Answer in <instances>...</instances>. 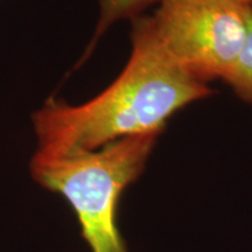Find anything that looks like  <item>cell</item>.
I'll list each match as a JSON object with an SVG mask.
<instances>
[{
	"mask_svg": "<svg viewBox=\"0 0 252 252\" xmlns=\"http://www.w3.org/2000/svg\"><path fill=\"white\" fill-rule=\"evenodd\" d=\"M131 54L118 77L87 102L49 98L32 117L37 153L97 150L134 135L161 134L168 119L213 94L163 48L149 15L131 20Z\"/></svg>",
	"mask_w": 252,
	"mask_h": 252,
	"instance_id": "1",
	"label": "cell"
},
{
	"mask_svg": "<svg viewBox=\"0 0 252 252\" xmlns=\"http://www.w3.org/2000/svg\"><path fill=\"white\" fill-rule=\"evenodd\" d=\"M159 137L134 135L97 150L32 158V178L69 203L90 252H128L117 224L118 203L144 173Z\"/></svg>",
	"mask_w": 252,
	"mask_h": 252,
	"instance_id": "2",
	"label": "cell"
},
{
	"mask_svg": "<svg viewBox=\"0 0 252 252\" xmlns=\"http://www.w3.org/2000/svg\"><path fill=\"white\" fill-rule=\"evenodd\" d=\"M250 9L237 0H163L149 18L169 56L208 84L224 81L234 67Z\"/></svg>",
	"mask_w": 252,
	"mask_h": 252,
	"instance_id": "3",
	"label": "cell"
},
{
	"mask_svg": "<svg viewBox=\"0 0 252 252\" xmlns=\"http://www.w3.org/2000/svg\"><path fill=\"white\" fill-rule=\"evenodd\" d=\"M163 0H97L98 4V20L89 46L84 53L80 64L89 58L94 46L102 39L105 32L121 20H132L143 15L147 8L159 5Z\"/></svg>",
	"mask_w": 252,
	"mask_h": 252,
	"instance_id": "4",
	"label": "cell"
},
{
	"mask_svg": "<svg viewBox=\"0 0 252 252\" xmlns=\"http://www.w3.org/2000/svg\"><path fill=\"white\" fill-rule=\"evenodd\" d=\"M223 82L231 88L239 99L252 105V9L249 12L247 37L243 48Z\"/></svg>",
	"mask_w": 252,
	"mask_h": 252,
	"instance_id": "5",
	"label": "cell"
},
{
	"mask_svg": "<svg viewBox=\"0 0 252 252\" xmlns=\"http://www.w3.org/2000/svg\"><path fill=\"white\" fill-rule=\"evenodd\" d=\"M237 1H239L241 4H243L244 6H247V7L252 9V0H237Z\"/></svg>",
	"mask_w": 252,
	"mask_h": 252,
	"instance_id": "6",
	"label": "cell"
}]
</instances>
